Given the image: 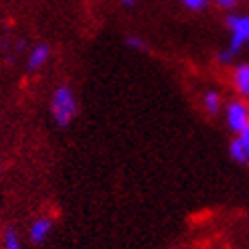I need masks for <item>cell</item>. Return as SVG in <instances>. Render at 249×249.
I'll return each instance as SVG.
<instances>
[{"mask_svg":"<svg viewBox=\"0 0 249 249\" xmlns=\"http://www.w3.org/2000/svg\"><path fill=\"white\" fill-rule=\"evenodd\" d=\"M49 109H51V116L55 120L57 126L67 128L69 124L75 120L77 116V97L73 93V89L69 85H59L55 87V91L51 95V104H49Z\"/></svg>","mask_w":249,"mask_h":249,"instance_id":"1","label":"cell"},{"mask_svg":"<svg viewBox=\"0 0 249 249\" xmlns=\"http://www.w3.org/2000/svg\"><path fill=\"white\" fill-rule=\"evenodd\" d=\"M227 27L231 31V41H229L227 49L233 55H237L245 45H249V17L247 15H229Z\"/></svg>","mask_w":249,"mask_h":249,"instance_id":"2","label":"cell"},{"mask_svg":"<svg viewBox=\"0 0 249 249\" xmlns=\"http://www.w3.org/2000/svg\"><path fill=\"white\" fill-rule=\"evenodd\" d=\"M225 120H227V126L235 134H241L249 126V106H245L239 99L229 102L225 107Z\"/></svg>","mask_w":249,"mask_h":249,"instance_id":"3","label":"cell"},{"mask_svg":"<svg viewBox=\"0 0 249 249\" xmlns=\"http://www.w3.org/2000/svg\"><path fill=\"white\" fill-rule=\"evenodd\" d=\"M49 59H51V49H49V45H45V43L35 45L29 51V57H27V69L29 71H39L47 65Z\"/></svg>","mask_w":249,"mask_h":249,"instance_id":"4","label":"cell"},{"mask_svg":"<svg viewBox=\"0 0 249 249\" xmlns=\"http://www.w3.org/2000/svg\"><path fill=\"white\" fill-rule=\"evenodd\" d=\"M51 231H53V219L51 217H39V219L33 221V225L29 229V237L33 243H43Z\"/></svg>","mask_w":249,"mask_h":249,"instance_id":"5","label":"cell"},{"mask_svg":"<svg viewBox=\"0 0 249 249\" xmlns=\"http://www.w3.org/2000/svg\"><path fill=\"white\" fill-rule=\"evenodd\" d=\"M233 85L241 95L249 97V63L237 65L233 71Z\"/></svg>","mask_w":249,"mask_h":249,"instance_id":"6","label":"cell"},{"mask_svg":"<svg viewBox=\"0 0 249 249\" xmlns=\"http://www.w3.org/2000/svg\"><path fill=\"white\" fill-rule=\"evenodd\" d=\"M203 107L209 116H217L219 111H221V95L215 91V89H211L203 95Z\"/></svg>","mask_w":249,"mask_h":249,"instance_id":"7","label":"cell"},{"mask_svg":"<svg viewBox=\"0 0 249 249\" xmlns=\"http://www.w3.org/2000/svg\"><path fill=\"white\" fill-rule=\"evenodd\" d=\"M229 154H231V158L235 160V162H241V164L243 162H249V160H247V152H245V146L239 140V136L229 144Z\"/></svg>","mask_w":249,"mask_h":249,"instance_id":"8","label":"cell"},{"mask_svg":"<svg viewBox=\"0 0 249 249\" xmlns=\"http://www.w3.org/2000/svg\"><path fill=\"white\" fill-rule=\"evenodd\" d=\"M4 249H22L18 235L15 233V229H6L4 231Z\"/></svg>","mask_w":249,"mask_h":249,"instance_id":"9","label":"cell"},{"mask_svg":"<svg viewBox=\"0 0 249 249\" xmlns=\"http://www.w3.org/2000/svg\"><path fill=\"white\" fill-rule=\"evenodd\" d=\"M180 2L189 8V10H205L209 0H180Z\"/></svg>","mask_w":249,"mask_h":249,"instance_id":"10","label":"cell"},{"mask_svg":"<svg viewBox=\"0 0 249 249\" xmlns=\"http://www.w3.org/2000/svg\"><path fill=\"white\" fill-rule=\"evenodd\" d=\"M128 47H132V49H136V51H144V49H146V45H144V41L142 39H138V36H128Z\"/></svg>","mask_w":249,"mask_h":249,"instance_id":"11","label":"cell"},{"mask_svg":"<svg viewBox=\"0 0 249 249\" xmlns=\"http://www.w3.org/2000/svg\"><path fill=\"white\" fill-rule=\"evenodd\" d=\"M239 140L243 142V146H245V152H247V160H249V126L239 134Z\"/></svg>","mask_w":249,"mask_h":249,"instance_id":"12","label":"cell"},{"mask_svg":"<svg viewBox=\"0 0 249 249\" xmlns=\"http://www.w3.org/2000/svg\"><path fill=\"white\" fill-rule=\"evenodd\" d=\"M233 57H235V55L229 51V49H225V51H221V53H219V61H221V63H231Z\"/></svg>","mask_w":249,"mask_h":249,"instance_id":"13","label":"cell"},{"mask_svg":"<svg viewBox=\"0 0 249 249\" xmlns=\"http://www.w3.org/2000/svg\"><path fill=\"white\" fill-rule=\"evenodd\" d=\"M215 2H217L221 8H231V6L237 4V0H215Z\"/></svg>","mask_w":249,"mask_h":249,"instance_id":"14","label":"cell"},{"mask_svg":"<svg viewBox=\"0 0 249 249\" xmlns=\"http://www.w3.org/2000/svg\"><path fill=\"white\" fill-rule=\"evenodd\" d=\"M122 2H126V4H134L136 0H122Z\"/></svg>","mask_w":249,"mask_h":249,"instance_id":"15","label":"cell"}]
</instances>
